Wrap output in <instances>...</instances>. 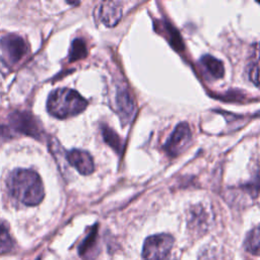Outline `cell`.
Here are the masks:
<instances>
[{"mask_svg": "<svg viewBox=\"0 0 260 260\" xmlns=\"http://www.w3.org/2000/svg\"><path fill=\"white\" fill-rule=\"evenodd\" d=\"M102 134H103L105 142L107 144H109L118 153H121L122 146H123L121 137L113 129H111L107 125L102 126Z\"/></svg>", "mask_w": 260, "mask_h": 260, "instance_id": "obj_11", "label": "cell"}, {"mask_svg": "<svg viewBox=\"0 0 260 260\" xmlns=\"http://www.w3.org/2000/svg\"><path fill=\"white\" fill-rule=\"evenodd\" d=\"M6 186L13 198L28 206L39 204L45 195L41 177L32 170L12 171L6 179Z\"/></svg>", "mask_w": 260, "mask_h": 260, "instance_id": "obj_1", "label": "cell"}, {"mask_svg": "<svg viewBox=\"0 0 260 260\" xmlns=\"http://www.w3.org/2000/svg\"><path fill=\"white\" fill-rule=\"evenodd\" d=\"M249 76H250V79L257 86L258 85V64L257 63L252 65V68L249 71Z\"/></svg>", "mask_w": 260, "mask_h": 260, "instance_id": "obj_16", "label": "cell"}, {"mask_svg": "<svg viewBox=\"0 0 260 260\" xmlns=\"http://www.w3.org/2000/svg\"><path fill=\"white\" fill-rule=\"evenodd\" d=\"M174 245V238L169 234L152 235L145 239L142 247L143 260H168Z\"/></svg>", "mask_w": 260, "mask_h": 260, "instance_id": "obj_4", "label": "cell"}, {"mask_svg": "<svg viewBox=\"0 0 260 260\" xmlns=\"http://www.w3.org/2000/svg\"><path fill=\"white\" fill-rule=\"evenodd\" d=\"M0 61L7 69L17 64L28 52L25 41L15 34H8L0 38Z\"/></svg>", "mask_w": 260, "mask_h": 260, "instance_id": "obj_3", "label": "cell"}, {"mask_svg": "<svg viewBox=\"0 0 260 260\" xmlns=\"http://www.w3.org/2000/svg\"><path fill=\"white\" fill-rule=\"evenodd\" d=\"M12 248V239L4 223H0V253L7 252Z\"/></svg>", "mask_w": 260, "mask_h": 260, "instance_id": "obj_14", "label": "cell"}, {"mask_svg": "<svg viewBox=\"0 0 260 260\" xmlns=\"http://www.w3.org/2000/svg\"><path fill=\"white\" fill-rule=\"evenodd\" d=\"M191 139L192 133L188 123L182 122L176 126L170 138L165 143L164 148L170 155L176 156L187 148L191 142Z\"/></svg>", "mask_w": 260, "mask_h": 260, "instance_id": "obj_6", "label": "cell"}, {"mask_svg": "<svg viewBox=\"0 0 260 260\" xmlns=\"http://www.w3.org/2000/svg\"><path fill=\"white\" fill-rule=\"evenodd\" d=\"M87 102L76 91L70 88H57L53 90L47 101L48 112L58 118L65 119L81 113Z\"/></svg>", "mask_w": 260, "mask_h": 260, "instance_id": "obj_2", "label": "cell"}, {"mask_svg": "<svg viewBox=\"0 0 260 260\" xmlns=\"http://www.w3.org/2000/svg\"><path fill=\"white\" fill-rule=\"evenodd\" d=\"M259 242H260V238H259V228L255 226L253 230H251L245 240L244 246L245 249L254 254V255H258L259 254Z\"/></svg>", "mask_w": 260, "mask_h": 260, "instance_id": "obj_12", "label": "cell"}, {"mask_svg": "<svg viewBox=\"0 0 260 260\" xmlns=\"http://www.w3.org/2000/svg\"><path fill=\"white\" fill-rule=\"evenodd\" d=\"M98 18L106 26H115L122 17V4L119 1H104L96 7Z\"/></svg>", "mask_w": 260, "mask_h": 260, "instance_id": "obj_7", "label": "cell"}, {"mask_svg": "<svg viewBox=\"0 0 260 260\" xmlns=\"http://www.w3.org/2000/svg\"><path fill=\"white\" fill-rule=\"evenodd\" d=\"M95 236H96V229L95 226L92 229V231L87 235V237L83 240L82 244L79 246L78 248V252L80 255H83L90 247L91 245L94 243L95 241Z\"/></svg>", "mask_w": 260, "mask_h": 260, "instance_id": "obj_15", "label": "cell"}, {"mask_svg": "<svg viewBox=\"0 0 260 260\" xmlns=\"http://www.w3.org/2000/svg\"><path fill=\"white\" fill-rule=\"evenodd\" d=\"M115 102L121 121L124 125L129 123L135 114V103L129 91L123 87L118 88Z\"/></svg>", "mask_w": 260, "mask_h": 260, "instance_id": "obj_9", "label": "cell"}, {"mask_svg": "<svg viewBox=\"0 0 260 260\" xmlns=\"http://www.w3.org/2000/svg\"><path fill=\"white\" fill-rule=\"evenodd\" d=\"M87 54L86 46L84 42L80 39H76L72 42L70 51H69V60L70 61H76L78 59L84 58Z\"/></svg>", "mask_w": 260, "mask_h": 260, "instance_id": "obj_13", "label": "cell"}, {"mask_svg": "<svg viewBox=\"0 0 260 260\" xmlns=\"http://www.w3.org/2000/svg\"><path fill=\"white\" fill-rule=\"evenodd\" d=\"M9 126L15 131L35 138L43 135V129L40 122L29 113L14 112L9 115Z\"/></svg>", "mask_w": 260, "mask_h": 260, "instance_id": "obj_5", "label": "cell"}, {"mask_svg": "<svg viewBox=\"0 0 260 260\" xmlns=\"http://www.w3.org/2000/svg\"><path fill=\"white\" fill-rule=\"evenodd\" d=\"M201 64L204 67L205 71L212 77V78H221L224 73V67L218 59L210 56L205 55L201 58Z\"/></svg>", "mask_w": 260, "mask_h": 260, "instance_id": "obj_10", "label": "cell"}, {"mask_svg": "<svg viewBox=\"0 0 260 260\" xmlns=\"http://www.w3.org/2000/svg\"><path fill=\"white\" fill-rule=\"evenodd\" d=\"M69 165L74 167L81 175H89L94 170V164L91 155L81 149H72L65 155Z\"/></svg>", "mask_w": 260, "mask_h": 260, "instance_id": "obj_8", "label": "cell"}]
</instances>
